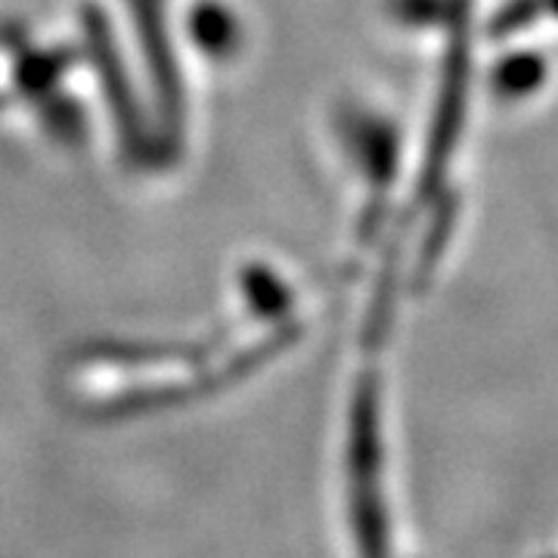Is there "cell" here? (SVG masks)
Instances as JSON below:
<instances>
[{"mask_svg":"<svg viewBox=\"0 0 558 558\" xmlns=\"http://www.w3.org/2000/svg\"><path fill=\"white\" fill-rule=\"evenodd\" d=\"M546 7H553V10L558 13V0H546Z\"/></svg>","mask_w":558,"mask_h":558,"instance_id":"obj_2","label":"cell"},{"mask_svg":"<svg viewBox=\"0 0 558 558\" xmlns=\"http://www.w3.org/2000/svg\"><path fill=\"white\" fill-rule=\"evenodd\" d=\"M539 81H543V62L537 57H515V60L502 62L497 72L499 94L506 97H521L534 90Z\"/></svg>","mask_w":558,"mask_h":558,"instance_id":"obj_1","label":"cell"}]
</instances>
